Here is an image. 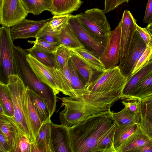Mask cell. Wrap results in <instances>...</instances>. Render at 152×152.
<instances>
[{
	"mask_svg": "<svg viewBox=\"0 0 152 152\" xmlns=\"http://www.w3.org/2000/svg\"><path fill=\"white\" fill-rule=\"evenodd\" d=\"M10 30V27L3 26L0 28V81L6 84L10 75L18 74L15 45Z\"/></svg>",
	"mask_w": 152,
	"mask_h": 152,
	"instance_id": "5b68a950",
	"label": "cell"
},
{
	"mask_svg": "<svg viewBox=\"0 0 152 152\" xmlns=\"http://www.w3.org/2000/svg\"><path fill=\"white\" fill-rule=\"evenodd\" d=\"M31 143L26 136H22L19 142V152H31Z\"/></svg>",
	"mask_w": 152,
	"mask_h": 152,
	"instance_id": "ee69618b",
	"label": "cell"
},
{
	"mask_svg": "<svg viewBox=\"0 0 152 152\" xmlns=\"http://www.w3.org/2000/svg\"><path fill=\"white\" fill-rule=\"evenodd\" d=\"M116 125L110 128L101 137L97 144L96 152H115L113 140Z\"/></svg>",
	"mask_w": 152,
	"mask_h": 152,
	"instance_id": "d6a6232c",
	"label": "cell"
},
{
	"mask_svg": "<svg viewBox=\"0 0 152 152\" xmlns=\"http://www.w3.org/2000/svg\"><path fill=\"white\" fill-rule=\"evenodd\" d=\"M151 60H152V42L147 45L144 51L136 63L130 75L135 73Z\"/></svg>",
	"mask_w": 152,
	"mask_h": 152,
	"instance_id": "d590c367",
	"label": "cell"
},
{
	"mask_svg": "<svg viewBox=\"0 0 152 152\" xmlns=\"http://www.w3.org/2000/svg\"><path fill=\"white\" fill-rule=\"evenodd\" d=\"M151 95L152 72L138 84L132 91L129 97L134 98L141 100Z\"/></svg>",
	"mask_w": 152,
	"mask_h": 152,
	"instance_id": "f1b7e54d",
	"label": "cell"
},
{
	"mask_svg": "<svg viewBox=\"0 0 152 152\" xmlns=\"http://www.w3.org/2000/svg\"><path fill=\"white\" fill-rule=\"evenodd\" d=\"M28 13L39 15L43 11L51 12L52 0H21Z\"/></svg>",
	"mask_w": 152,
	"mask_h": 152,
	"instance_id": "f546056e",
	"label": "cell"
},
{
	"mask_svg": "<svg viewBox=\"0 0 152 152\" xmlns=\"http://www.w3.org/2000/svg\"><path fill=\"white\" fill-rule=\"evenodd\" d=\"M72 53L71 48L61 44L58 45L54 53L56 64L54 68L59 69L66 66Z\"/></svg>",
	"mask_w": 152,
	"mask_h": 152,
	"instance_id": "e575fe53",
	"label": "cell"
},
{
	"mask_svg": "<svg viewBox=\"0 0 152 152\" xmlns=\"http://www.w3.org/2000/svg\"><path fill=\"white\" fill-rule=\"evenodd\" d=\"M132 152H152V140L145 144L134 149Z\"/></svg>",
	"mask_w": 152,
	"mask_h": 152,
	"instance_id": "c3c4849f",
	"label": "cell"
},
{
	"mask_svg": "<svg viewBox=\"0 0 152 152\" xmlns=\"http://www.w3.org/2000/svg\"><path fill=\"white\" fill-rule=\"evenodd\" d=\"M116 124L112 112L91 116L68 128L71 152H96L102 135Z\"/></svg>",
	"mask_w": 152,
	"mask_h": 152,
	"instance_id": "7a4b0ae2",
	"label": "cell"
},
{
	"mask_svg": "<svg viewBox=\"0 0 152 152\" xmlns=\"http://www.w3.org/2000/svg\"><path fill=\"white\" fill-rule=\"evenodd\" d=\"M30 42L31 43H34V45L41 50L54 54L57 47L59 45L58 43H52L36 39L34 41Z\"/></svg>",
	"mask_w": 152,
	"mask_h": 152,
	"instance_id": "f35d334b",
	"label": "cell"
},
{
	"mask_svg": "<svg viewBox=\"0 0 152 152\" xmlns=\"http://www.w3.org/2000/svg\"><path fill=\"white\" fill-rule=\"evenodd\" d=\"M146 28L152 37V22L148 24Z\"/></svg>",
	"mask_w": 152,
	"mask_h": 152,
	"instance_id": "f907efd6",
	"label": "cell"
},
{
	"mask_svg": "<svg viewBox=\"0 0 152 152\" xmlns=\"http://www.w3.org/2000/svg\"><path fill=\"white\" fill-rule=\"evenodd\" d=\"M143 21L148 24L152 22V0H148Z\"/></svg>",
	"mask_w": 152,
	"mask_h": 152,
	"instance_id": "bcb514c9",
	"label": "cell"
},
{
	"mask_svg": "<svg viewBox=\"0 0 152 152\" xmlns=\"http://www.w3.org/2000/svg\"><path fill=\"white\" fill-rule=\"evenodd\" d=\"M22 105L26 123L35 140L42 124L32 105L27 86L23 93Z\"/></svg>",
	"mask_w": 152,
	"mask_h": 152,
	"instance_id": "2e32d148",
	"label": "cell"
},
{
	"mask_svg": "<svg viewBox=\"0 0 152 152\" xmlns=\"http://www.w3.org/2000/svg\"><path fill=\"white\" fill-rule=\"evenodd\" d=\"M9 140L0 130V152H8Z\"/></svg>",
	"mask_w": 152,
	"mask_h": 152,
	"instance_id": "7dc6e473",
	"label": "cell"
},
{
	"mask_svg": "<svg viewBox=\"0 0 152 152\" xmlns=\"http://www.w3.org/2000/svg\"><path fill=\"white\" fill-rule=\"evenodd\" d=\"M121 94L115 91L88 92L77 96L59 98L64 106L59 113L61 124L70 128L91 116L111 111Z\"/></svg>",
	"mask_w": 152,
	"mask_h": 152,
	"instance_id": "6da1fadb",
	"label": "cell"
},
{
	"mask_svg": "<svg viewBox=\"0 0 152 152\" xmlns=\"http://www.w3.org/2000/svg\"><path fill=\"white\" fill-rule=\"evenodd\" d=\"M51 130L54 152H71L68 128L51 122Z\"/></svg>",
	"mask_w": 152,
	"mask_h": 152,
	"instance_id": "e0dca14e",
	"label": "cell"
},
{
	"mask_svg": "<svg viewBox=\"0 0 152 152\" xmlns=\"http://www.w3.org/2000/svg\"><path fill=\"white\" fill-rule=\"evenodd\" d=\"M29 96L32 105L42 124L51 117L44 99L28 86Z\"/></svg>",
	"mask_w": 152,
	"mask_h": 152,
	"instance_id": "484cf974",
	"label": "cell"
},
{
	"mask_svg": "<svg viewBox=\"0 0 152 152\" xmlns=\"http://www.w3.org/2000/svg\"><path fill=\"white\" fill-rule=\"evenodd\" d=\"M50 118L42 124L39 132L31 143V152H54L51 137Z\"/></svg>",
	"mask_w": 152,
	"mask_h": 152,
	"instance_id": "ac0fdd59",
	"label": "cell"
},
{
	"mask_svg": "<svg viewBox=\"0 0 152 152\" xmlns=\"http://www.w3.org/2000/svg\"><path fill=\"white\" fill-rule=\"evenodd\" d=\"M137 31L147 45L152 42V37L146 28H142L137 25Z\"/></svg>",
	"mask_w": 152,
	"mask_h": 152,
	"instance_id": "f6af8a7d",
	"label": "cell"
},
{
	"mask_svg": "<svg viewBox=\"0 0 152 152\" xmlns=\"http://www.w3.org/2000/svg\"><path fill=\"white\" fill-rule=\"evenodd\" d=\"M69 15H54L47 26L52 30L59 32L67 23Z\"/></svg>",
	"mask_w": 152,
	"mask_h": 152,
	"instance_id": "74e56055",
	"label": "cell"
},
{
	"mask_svg": "<svg viewBox=\"0 0 152 152\" xmlns=\"http://www.w3.org/2000/svg\"><path fill=\"white\" fill-rule=\"evenodd\" d=\"M0 23L10 27L28 15L21 0H0Z\"/></svg>",
	"mask_w": 152,
	"mask_h": 152,
	"instance_id": "30bf717a",
	"label": "cell"
},
{
	"mask_svg": "<svg viewBox=\"0 0 152 152\" xmlns=\"http://www.w3.org/2000/svg\"><path fill=\"white\" fill-rule=\"evenodd\" d=\"M146 47V43L136 30L126 62L120 69L125 76L128 77L131 75L136 63Z\"/></svg>",
	"mask_w": 152,
	"mask_h": 152,
	"instance_id": "9a60e30c",
	"label": "cell"
},
{
	"mask_svg": "<svg viewBox=\"0 0 152 152\" xmlns=\"http://www.w3.org/2000/svg\"><path fill=\"white\" fill-rule=\"evenodd\" d=\"M15 51L18 69V75L25 85L43 98L47 104L52 103L55 99L56 95L52 89L41 82L35 75L26 60L27 51L19 46L15 45Z\"/></svg>",
	"mask_w": 152,
	"mask_h": 152,
	"instance_id": "3957f363",
	"label": "cell"
},
{
	"mask_svg": "<svg viewBox=\"0 0 152 152\" xmlns=\"http://www.w3.org/2000/svg\"><path fill=\"white\" fill-rule=\"evenodd\" d=\"M122 103L131 111L135 114H139L140 100L138 99L129 97L125 99Z\"/></svg>",
	"mask_w": 152,
	"mask_h": 152,
	"instance_id": "60d3db41",
	"label": "cell"
},
{
	"mask_svg": "<svg viewBox=\"0 0 152 152\" xmlns=\"http://www.w3.org/2000/svg\"><path fill=\"white\" fill-rule=\"evenodd\" d=\"M122 21L111 31L110 37L100 59L106 69L118 66L119 63L121 49V37Z\"/></svg>",
	"mask_w": 152,
	"mask_h": 152,
	"instance_id": "9c48e42d",
	"label": "cell"
},
{
	"mask_svg": "<svg viewBox=\"0 0 152 152\" xmlns=\"http://www.w3.org/2000/svg\"><path fill=\"white\" fill-rule=\"evenodd\" d=\"M129 0H104L105 13L111 11L124 2L128 3Z\"/></svg>",
	"mask_w": 152,
	"mask_h": 152,
	"instance_id": "b9f144b4",
	"label": "cell"
},
{
	"mask_svg": "<svg viewBox=\"0 0 152 152\" xmlns=\"http://www.w3.org/2000/svg\"><path fill=\"white\" fill-rule=\"evenodd\" d=\"M71 49L98 72L101 74L106 70L100 57L93 51L85 48Z\"/></svg>",
	"mask_w": 152,
	"mask_h": 152,
	"instance_id": "d4e9b609",
	"label": "cell"
},
{
	"mask_svg": "<svg viewBox=\"0 0 152 152\" xmlns=\"http://www.w3.org/2000/svg\"><path fill=\"white\" fill-rule=\"evenodd\" d=\"M139 114L141 118L152 123V104L140 100Z\"/></svg>",
	"mask_w": 152,
	"mask_h": 152,
	"instance_id": "ab89813d",
	"label": "cell"
},
{
	"mask_svg": "<svg viewBox=\"0 0 152 152\" xmlns=\"http://www.w3.org/2000/svg\"><path fill=\"white\" fill-rule=\"evenodd\" d=\"M54 73L60 92L65 95L75 96L72 86L68 63L62 68L57 69L54 68Z\"/></svg>",
	"mask_w": 152,
	"mask_h": 152,
	"instance_id": "603a6c76",
	"label": "cell"
},
{
	"mask_svg": "<svg viewBox=\"0 0 152 152\" xmlns=\"http://www.w3.org/2000/svg\"><path fill=\"white\" fill-rule=\"evenodd\" d=\"M112 115L116 124L118 126L140 124V114H135L125 107L118 112H112Z\"/></svg>",
	"mask_w": 152,
	"mask_h": 152,
	"instance_id": "4316f807",
	"label": "cell"
},
{
	"mask_svg": "<svg viewBox=\"0 0 152 152\" xmlns=\"http://www.w3.org/2000/svg\"><path fill=\"white\" fill-rule=\"evenodd\" d=\"M121 20V49L118 65L120 69L127 59L137 25L136 20L129 10L124 11Z\"/></svg>",
	"mask_w": 152,
	"mask_h": 152,
	"instance_id": "ba28073f",
	"label": "cell"
},
{
	"mask_svg": "<svg viewBox=\"0 0 152 152\" xmlns=\"http://www.w3.org/2000/svg\"><path fill=\"white\" fill-rule=\"evenodd\" d=\"M70 59L77 72L86 84L87 88L98 77L99 75H96L100 74L73 52Z\"/></svg>",
	"mask_w": 152,
	"mask_h": 152,
	"instance_id": "d6986e66",
	"label": "cell"
},
{
	"mask_svg": "<svg viewBox=\"0 0 152 152\" xmlns=\"http://www.w3.org/2000/svg\"><path fill=\"white\" fill-rule=\"evenodd\" d=\"M139 125L122 126L116 125L113 137V145L115 151L138 128Z\"/></svg>",
	"mask_w": 152,
	"mask_h": 152,
	"instance_id": "83f0119b",
	"label": "cell"
},
{
	"mask_svg": "<svg viewBox=\"0 0 152 152\" xmlns=\"http://www.w3.org/2000/svg\"><path fill=\"white\" fill-rule=\"evenodd\" d=\"M141 100L146 103L152 104V95L144 98Z\"/></svg>",
	"mask_w": 152,
	"mask_h": 152,
	"instance_id": "681fc988",
	"label": "cell"
},
{
	"mask_svg": "<svg viewBox=\"0 0 152 152\" xmlns=\"http://www.w3.org/2000/svg\"><path fill=\"white\" fill-rule=\"evenodd\" d=\"M0 129L8 139V152H19V142L23 136L13 117L0 115Z\"/></svg>",
	"mask_w": 152,
	"mask_h": 152,
	"instance_id": "5bb4252c",
	"label": "cell"
},
{
	"mask_svg": "<svg viewBox=\"0 0 152 152\" xmlns=\"http://www.w3.org/2000/svg\"><path fill=\"white\" fill-rule=\"evenodd\" d=\"M57 38L59 45L61 44L71 48H85L68 22L58 32Z\"/></svg>",
	"mask_w": 152,
	"mask_h": 152,
	"instance_id": "cb8c5ba5",
	"label": "cell"
},
{
	"mask_svg": "<svg viewBox=\"0 0 152 152\" xmlns=\"http://www.w3.org/2000/svg\"><path fill=\"white\" fill-rule=\"evenodd\" d=\"M152 72V60L127 77V82L121 92L120 99L129 98L135 86L142 80Z\"/></svg>",
	"mask_w": 152,
	"mask_h": 152,
	"instance_id": "ffe728a7",
	"label": "cell"
},
{
	"mask_svg": "<svg viewBox=\"0 0 152 152\" xmlns=\"http://www.w3.org/2000/svg\"><path fill=\"white\" fill-rule=\"evenodd\" d=\"M104 10L95 8L77 15L83 26L99 40L107 44L111 33L110 25Z\"/></svg>",
	"mask_w": 152,
	"mask_h": 152,
	"instance_id": "8992f818",
	"label": "cell"
},
{
	"mask_svg": "<svg viewBox=\"0 0 152 152\" xmlns=\"http://www.w3.org/2000/svg\"><path fill=\"white\" fill-rule=\"evenodd\" d=\"M83 2L81 0H52L51 12L54 16L70 15L77 10Z\"/></svg>",
	"mask_w": 152,
	"mask_h": 152,
	"instance_id": "7402d4cb",
	"label": "cell"
},
{
	"mask_svg": "<svg viewBox=\"0 0 152 152\" xmlns=\"http://www.w3.org/2000/svg\"><path fill=\"white\" fill-rule=\"evenodd\" d=\"M68 65L70 74L72 86L75 96H77L87 92V86L79 75L69 58Z\"/></svg>",
	"mask_w": 152,
	"mask_h": 152,
	"instance_id": "4dcf8cb0",
	"label": "cell"
},
{
	"mask_svg": "<svg viewBox=\"0 0 152 152\" xmlns=\"http://www.w3.org/2000/svg\"><path fill=\"white\" fill-rule=\"evenodd\" d=\"M139 125L144 133L152 139V123L140 117Z\"/></svg>",
	"mask_w": 152,
	"mask_h": 152,
	"instance_id": "7bdbcfd3",
	"label": "cell"
},
{
	"mask_svg": "<svg viewBox=\"0 0 152 152\" xmlns=\"http://www.w3.org/2000/svg\"><path fill=\"white\" fill-rule=\"evenodd\" d=\"M52 18L40 20H34L24 18L10 28L11 37L14 41L17 39H26L29 38H36L41 30Z\"/></svg>",
	"mask_w": 152,
	"mask_h": 152,
	"instance_id": "7c38bea8",
	"label": "cell"
},
{
	"mask_svg": "<svg viewBox=\"0 0 152 152\" xmlns=\"http://www.w3.org/2000/svg\"><path fill=\"white\" fill-rule=\"evenodd\" d=\"M58 33L50 29L47 24L41 30L36 39L50 43L58 44L57 38Z\"/></svg>",
	"mask_w": 152,
	"mask_h": 152,
	"instance_id": "8d00e7d4",
	"label": "cell"
},
{
	"mask_svg": "<svg viewBox=\"0 0 152 152\" xmlns=\"http://www.w3.org/2000/svg\"><path fill=\"white\" fill-rule=\"evenodd\" d=\"M127 80L118 65L106 70L87 87L88 92L115 91L122 92Z\"/></svg>",
	"mask_w": 152,
	"mask_h": 152,
	"instance_id": "52a82bcc",
	"label": "cell"
},
{
	"mask_svg": "<svg viewBox=\"0 0 152 152\" xmlns=\"http://www.w3.org/2000/svg\"><path fill=\"white\" fill-rule=\"evenodd\" d=\"M7 85L12 100L14 116L22 136H25L31 143L35 140L26 122L22 105V94L26 87L24 83L18 75L9 77Z\"/></svg>",
	"mask_w": 152,
	"mask_h": 152,
	"instance_id": "277c9868",
	"label": "cell"
},
{
	"mask_svg": "<svg viewBox=\"0 0 152 152\" xmlns=\"http://www.w3.org/2000/svg\"><path fill=\"white\" fill-rule=\"evenodd\" d=\"M76 35L83 44L99 57L106 45L87 30L81 23L76 16L70 14L68 21Z\"/></svg>",
	"mask_w": 152,
	"mask_h": 152,
	"instance_id": "8fae6325",
	"label": "cell"
},
{
	"mask_svg": "<svg viewBox=\"0 0 152 152\" xmlns=\"http://www.w3.org/2000/svg\"><path fill=\"white\" fill-rule=\"evenodd\" d=\"M152 139L143 132L139 125L138 129L116 150L115 152H130Z\"/></svg>",
	"mask_w": 152,
	"mask_h": 152,
	"instance_id": "44dd1931",
	"label": "cell"
},
{
	"mask_svg": "<svg viewBox=\"0 0 152 152\" xmlns=\"http://www.w3.org/2000/svg\"><path fill=\"white\" fill-rule=\"evenodd\" d=\"M26 58L39 79L50 87L55 95L58 94L60 91L58 86L56 75L54 73V67L43 64L29 53L27 54Z\"/></svg>",
	"mask_w": 152,
	"mask_h": 152,
	"instance_id": "4fadbf2b",
	"label": "cell"
},
{
	"mask_svg": "<svg viewBox=\"0 0 152 152\" xmlns=\"http://www.w3.org/2000/svg\"><path fill=\"white\" fill-rule=\"evenodd\" d=\"M26 50L43 64L48 66L55 67L56 64L54 54L45 52L34 45Z\"/></svg>",
	"mask_w": 152,
	"mask_h": 152,
	"instance_id": "836d02e7",
	"label": "cell"
},
{
	"mask_svg": "<svg viewBox=\"0 0 152 152\" xmlns=\"http://www.w3.org/2000/svg\"><path fill=\"white\" fill-rule=\"evenodd\" d=\"M0 104L4 108L5 115L14 116L12 100L6 84L0 81Z\"/></svg>",
	"mask_w": 152,
	"mask_h": 152,
	"instance_id": "1f68e13d",
	"label": "cell"
}]
</instances>
